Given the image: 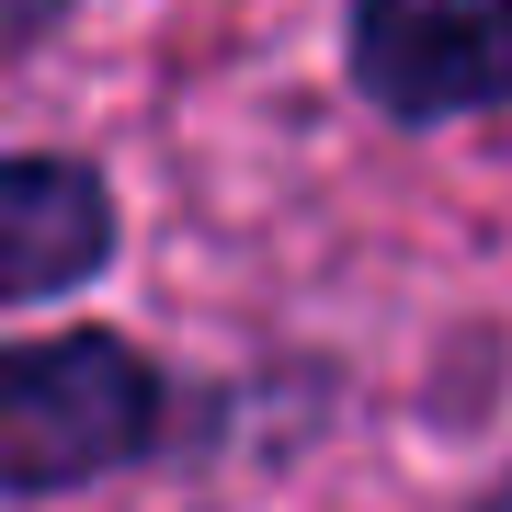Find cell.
Listing matches in <instances>:
<instances>
[{"mask_svg": "<svg viewBox=\"0 0 512 512\" xmlns=\"http://www.w3.org/2000/svg\"><path fill=\"white\" fill-rule=\"evenodd\" d=\"M148 365L103 330H69V342H23L12 387H0V478L12 490H69V478L114 467L148 433Z\"/></svg>", "mask_w": 512, "mask_h": 512, "instance_id": "1", "label": "cell"}, {"mask_svg": "<svg viewBox=\"0 0 512 512\" xmlns=\"http://www.w3.org/2000/svg\"><path fill=\"white\" fill-rule=\"evenodd\" d=\"M353 80L433 126L512 92V0H365L353 12Z\"/></svg>", "mask_w": 512, "mask_h": 512, "instance_id": "2", "label": "cell"}, {"mask_svg": "<svg viewBox=\"0 0 512 512\" xmlns=\"http://www.w3.org/2000/svg\"><path fill=\"white\" fill-rule=\"evenodd\" d=\"M103 239H114V205L80 160H12V183H0V285L12 296L80 285L103 262Z\"/></svg>", "mask_w": 512, "mask_h": 512, "instance_id": "3", "label": "cell"}, {"mask_svg": "<svg viewBox=\"0 0 512 512\" xmlns=\"http://www.w3.org/2000/svg\"><path fill=\"white\" fill-rule=\"evenodd\" d=\"M490 512H512V478H501V501H490Z\"/></svg>", "mask_w": 512, "mask_h": 512, "instance_id": "4", "label": "cell"}]
</instances>
